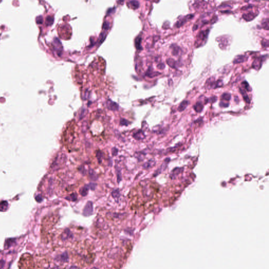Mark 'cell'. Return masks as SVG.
Here are the masks:
<instances>
[{"mask_svg":"<svg viewBox=\"0 0 269 269\" xmlns=\"http://www.w3.org/2000/svg\"><path fill=\"white\" fill-rule=\"evenodd\" d=\"M88 191H89V186L87 185V186H84V187H83L82 189H80V195L83 196H86L88 193Z\"/></svg>","mask_w":269,"mask_h":269,"instance_id":"cell-6","label":"cell"},{"mask_svg":"<svg viewBox=\"0 0 269 269\" xmlns=\"http://www.w3.org/2000/svg\"><path fill=\"white\" fill-rule=\"evenodd\" d=\"M59 35L62 39H70L72 34L71 27L68 24H63L60 27Z\"/></svg>","mask_w":269,"mask_h":269,"instance_id":"cell-1","label":"cell"},{"mask_svg":"<svg viewBox=\"0 0 269 269\" xmlns=\"http://www.w3.org/2000/svg\"><path fill=\"white\" fill-rule=\"evenodd\" d=\"M107 108L111 111H116L118 108V105L110 100L107 102Z\"/></svg>","mask_w":269,"mask_h":269,"instance_id":"cell-4","label":"cell"},{"mask_svg":"<svg viewBox=\"0 0 269 269\" xmlns=\"http://www.w3.org/2000/svg\"><path fill=\"white\" fill-rule=\"evenodd\" d=\"M134 137L136 139H143L144 138L143 133L141 130L138 131V132H137V133H136L134 135Z\"/></svg>","mask_w":269,"mask_h":269,"instance_id":"cell-11","label":"cell"},{"mask_svg":"<svg viewBox=\"0 0 269 269\" xmlns=\"http://www.w3.org/2000/svg\"><path fill=\"white\" fill-rule=\"evenodd\" d=\"M155 164V161L154 160H150L144 164V168H149L154 166Z\"/></svg>","mask_w":269,"mask_h":269,"instance_id":"cell-9","label":"cell"},{"mask_svg":"<svg viewBox=\"0 0 269 269\" xmlns=\"http://www.w3.org/2000/svg\"><path fill=\"white\" fill-rule=\"evenodd\" d=\"M69 260V257L67 253L66 252L62 253V255H60V257L58 258V260L61 261L62 262H67Z\"/></svg>","mask_w":269,"mask_h":269,"instance_id":"cell-5","label":"cell"},{"mask_svg":"<svg viewBox=\"0 0 269 269\" xmlns=\"http://www.w3.org/2000/svg\"><path fill=\"white\" fill-rule=\"evenodd\" d=\"M72 237H73V234L68 229H66L62 234V239L63 240L72 238Z\"/></svg>","mask_w":269,"mask_h":269,"instance_id":"cell-3","label":"cell"},{"mask_svg":"<svg viewBox=\"0 0 269 269\" xmlns=\"http://www.w3.org/2000/svg\"><path fill=\"white\" fill-rule=\"evenodd\" d=\"M111 195H112V196H113V197L114 198H116V199H118L119 197V196H120V192H119V190H115L114 191H113L112 193H111Z\"/></svg>","mask_w":269,"mask_h":269,"instance_id":"cell-13","label":"cell"},{"mask_svg":"<svg viewBox=\"0 0 269 269\" xmlns=\"http://www.w3.org/2000/svg\"><path fill=\"white\" fill-rule=\"evenodd\" d=\"M188 105V101H183L182 103H181L180 105H179L178 110L180 111H182L185 110V108L187 107V106Z\"/></svg>","mask_w":269,"mask_h":269,"instance_id":"cell-7","label":"cell"},{"mask_svg":"<svg viewBox=\"0 0 269 269\" xmlns=\"http://www.w3.org/2000/svg\"><path fill=\"white\" fill-rule=\"evenodd\" d=\"M194 108L197 112H201L203 109V106L200 103H197V104L194 106Z\"/></svg>","mask_w":269,"mask_h":269,"instance_id":"cell-12","label":"cell"},{"mask_svg":"<svg viewBox=\"0 0 269 269\" xmlns=\"http://www.w3.org/2000/svg\"><path fill=\"white\" fill-rule=\"evenodd\" d=\"M97 159H98L99 163H101V160H102V153H101V152H98L97 154Z\"/></svg>","mask_w":269,"mask_h":269,"instance_id":"cell-18","label":"cell"},{"mask_svg":"<svg viewBox=\"0 0 269 269\" xmlns=\"http://www.w3.org/2000/svg\"><path fill=\"white\" fill-rule=\"evenodd\" d=\"M222 98L226 101H229L231 99V95L227 93H224L222 95Z\"/></svg>","mask_w":269,"mask_h":269,"instance_id":"cell-15","label":"cell"},{"mask_svg":"<svg viewBox=\"0 0 269 269\" xmlns=\"http://www.w3.org/2000/svg\"><path fill=\"white\" fill-rule=\"evenodd\" d=\"M8 206V203L6 202H2L0 203V211H5Z\"/></svg>","mask_w":269,"mask_h":269,"instance_id":"cell-10","label":"cell"},{"mask_svg":"<svg viewBox=\"0 0 269 269\" xmlns=\"http://www.w3.org/2000/svg\"><path fill=\"white\" fill-rule=\"evenodd\" d=\"M181 170V169H180V168H177L175 169L172 171V173H171V175H174V174H175V175H174V177L176 176H177V175L180 173Z\"/></svg>","mask_w":269,"mask_h":269,"instance_id":"cell-14","label":"cell"},{"mask_svg":"<svg viewBox=\"0 0 269 269\" xmlns=\"http://www.w3.org/2000/svg\"><path fill=\"white\" fill-rule=\"evenodd\" d=\"M88 186H89V188L92 189V190H94L95 188V187H96V185H95V183H91L89 185H88Z\"/></svg>","mask_w":269,"mask_h":269,"instance_id":"cell-19","label":"cell"},{"mask_svg":"<svg viewBox=\"0 0 269 269\" xmlns=\"http://www.w3.org/2000/svg\"><path fill=\"white\" fill-rule=\"evenodd\" d=\"M36 21L37 24H42L43 23V18L41 16H39V17H37Z\"/></svg>","mask_w":269,"mask_h":269,"instance_id":"cell-16","label":"cell"},{"mask_svg":"<svg viewBox=\"0 0 269 269\" xmlns=\"http://www.w3.org/2000/svg\"><path fill=\"white\" fill-rule=\"evenodd\" d=\"M93 212V205L91 202H88L85 206L83 210V214L85 216H89L92 214Z\"/></svg>","mask_w":269,"mask_h":269,"instance_id":"cell-2","label":"cell"},{"mask_svg":"<svg viewBox=\"0 0 269 269\" xmlns=\"http://www.w3.org/2000/svg\"><path fill=\"white\" fill-rule=\"evenodd\" d=\"M170 60V61H169L168 62H167V63L169 65V66L172 67H174V65H175V62H174V61L172 60Z\"/></svg>","mask_w":269,"mask_h":269,"instance_id":"cell-17","label":"cell"},{"mask_svg":"<svg viewBox=\"0 0 269 269\" xmlns=\"http://www.w3.org/2000/svg\"><path fill=\"white\" fill-rule=\"evenodd\" d=\"M77 193H73L70 195L69 196H68L66 198V199L69 200V201H72V202H75L77 200Z\"/></svg>","mask_w":269,"mask_h":269,"instance_id":"cell-8","label":"cell"}]
</instances>
